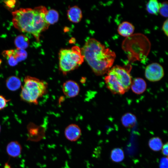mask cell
<instances>
[{
    "instance_id": "cell-7",
    "label": "cell",
    "mask_w": 168,
    "mask_h": 168,
    "mask_svg": "<svg viewBox=\"0 0 168 168\" xmlns=\"http://www.w3.org/2000/svg\"><path fill=\"white\" fill-rule=\"evenodd\" d=\"M2 54L6 59L11 58L18 63L25 60L27 56V53L25 50L17 48L15 49L4 50Z\"/></svg>"
},
{
    "instance_id": "cell-12",
    "label": "cell",
    "mask_w": 168,
    "mask_h": 168,
    "mask_svg": "<svg viewBox=\"0 0 168 168\" xmlns=\"http://www.w3.org/2000/svg\"><path fill=\"white\" fill-rule=\"evenodd\" d=\"M67 16L68 20L71 22L78 23L82 18V12L79 7L75 6L69 8L68 10Z\"/></svg>"
},
{
    "instance_id": "cell-22",
    "label": "cell",
    "mask_w": 168,
    "mask_h": 168,
    "mask_svg": "<svg viewBox=\"0 0 168 168\" xmlns=\"http://www.w3.org/2000/svg\"><path fill=\"white\" fill-rule=\"evenodd\" d=\"M9 101V100H7L2 96L0 95V110L5 108L7 106V103Z\"/></svg>"
},
{
    "instance_id": "cell-25",
    "label": "cell",
    "mask_w": 168,
    "mask_h": 168,
    "mask_svg": "<svg viewBox=\"0 0 168 168\" xmlns=\"http://www.w3.org/2000/svg\"><path fill=\"white\" fill-rule=\"evenodd\" d=\"M168 20L167 19L164 22L162 26V30L165 34L168 36Z\"/></svg>"
},
{
    "instance_id": "cell-26",
    "label": "cell",
    "mask_w": 168,
    "mask_h": 168,
    "mask_svg": "<svg viewBox=\"0 0 168 168\" xmlns=\"http://www.w3.org/2000/svg\"><path fill=\"white\" fill-rule=\"evenodd\" d=\"M168 142H167L166 143L164 144L162 147V152L163 154L167 157L168 156Z\"/></svg>"
},
{
    "instance_id": "cell-23",
    "label": "cell",
    "mask_w": 168,
    "mask_h": 168,
    "mask_svg": "<svg viewBox=\"0 0 168 168\" xmlns=\"http://www.w3.org/2000/svg\"><path fill=\"white\" fill-rule=\"evenodd\" d=\"M168 160L167 157H162L160 161V168H168Z\"/></svg>"
},
{
    "instance_id": "cell-9",
    "label": "cell",
    "mask_w": 168,
    "mask_h": 168,
    "mask_svg": "<svg viewBox=\"0 0 168 168\" xmlns=\"http://www.w3.org/2000/svg\"><path fill=\"white\" fill-rule=\"evenodd\" d=\"M65 136L66 138L71 142H75L80 137L82 132L80 128L75 124L68 125L64 131Z\"/></svg>"
},
{
    "instance_id": "cell-5",
    "label": "cell",
    "mask_w": 168,
    "mask_h": 168,
    "mask_svg": "<svg viewBox=\"0 0 168 168\" xmlns=\"http://www.w3.org/2000/svg\"><path fill=\"white\" fill-rule=\"evenodd\" d=\"M84 60L81 49L78 46L62 49L59 53V69L63 74H66L81 65Z\"/></svg>"
},
{
    "instance_id": "cell-27",
    "label": "cell",
    "mask_w": 168,
    "mask_h": 168,
    "mask_svg": "<svg viewBox=\"0 0 168 168\" xmlns=\"http://www.w3.org/2000/svg\"><path fill=\"white\" fill-rule=\"evenodd\" d=\"M2 62L1 59H0V65L1 64Z\"/></svg>"
},
{
    "instance_id": "cell-20",
    "label": "cell",
    "mask_w": 168,
    "mask_h": 168,
    "mask_svg": "<svg viewBox=\"0 0 168 168\" xmlns=\"http://www.w3.org/2000/svg\"><path fill=\"white\" fill-rule=\"evenodd\" d=\"M160 5L156 0H150L146 5V10L151 14H156L159 12Z\"/></svg>"
},
{
    "instance_id": "cell-16",
    "label": "cell",
    "mask_w": 168,
    "mask_h": 168,
    "mask_svg": "<svg viewBox=\"0 0 168 168\" xmlns=\"http://www.w3.org/2000/svg\"><path fill=\"white\" fill-rule=\"evenodd\" d=\"M14 42L17 49H24L27 48L29 44L28 38L23 35H20L16 36L14 40Z\"/></svg>"
},
{
    "instance_id": "cell-2",
    "label": "cell",
    "mask_w": 168,
    "mask_h": 168,
    "mask_svg": "<svg viewBox=\"0 0 168 168\" xmlns=\"http://www.w3.org/2000/svg\"><path fill=\"white\" fill-rule=\"evenodd\" d=\"M81 51L84 59L98 75L107 72L112 67L116 56L113 51L92 38L86 40Z\"/></svg>"
},
{
    "instance_id": "cell-3",
    "label": "cell",
    "mask_w": 168,
    "mask_h": 168,
    "mask_svg": "<svg viewBox=\"0 0 168 168\" xmlns=\"http://www.w3.org/2000/svg\"><path fill=\"white\" fill-rule=\"evenodd\" d=\"M130 65H116L108 71L104 80L107 87L113 94L123 95L130 88L132 82Z\"/></svg>"
},
{
    "instance_id": "cell-8",
    "label": "cell",
    "mask_w": 168,
    "mask_h": 168,
    "mask_svg": "<svg viewBox=\"0 0 168 168\" xmlns=\"http://www.w3.org/2000/svg\"><path fill=\"white\" fill-rule=\"evenodd\" d=\"M63 91L66 96L72 98L78 94L80 88L76 82L72 80H69L64 83L63 85Z\"/></svg>"
},
{
    "instance_id": "cell-13",
    "label": "cell",
    "mask_w": 168,
    "mask_h": 168,
    "mask_svg": "<svg viewBox=\"0 0 168 168\" xmlns=\"http://www.w3.org/2000/svg\"><path fill=\"white\" fill-rule=\"evenodd\" d=\"M21 150L20 144L16 141L10 142L6 147L7 152L8 154L13 157L18 156L21 154Z\"/></svg>"
},
{
    "instance_id": "cell-28",
    "label": "cell",
    "mask_w": 168,
    "mask_h": 168,
    "mask_svg": "<svg viewBox=\"0 0 168 168\" xmlns=\"http://www.w3.org/2000/svg\"><path fill=\"white\" fill-rule=\"evenodd\" d=\"M1 126H0V131H1Z\"/></svg>"
},
{
    "instance_id": "cell-15",
    "label": "cell",
    "mask_w": 168,
    "mask_h": 168,
    "mask_svg": "<svg viewBox=\"0 0 168 168\" xmlns=\"http://www.w3.org/2000/svg\"><path fill=\"white\" fill-rule=\"evenodd\" d=\"M6 85L9 90L15 91L21 87V82L18 77L15 76H11L7 79Z\"/></svg>"
},
{
    "instance_id": "cell-10",
    "label": "cell",
    "mask_w": 168,
    "mask_h": 168,
    "mask_svg": "<svg viewBox=\"0 0 168 168\" xmlns=\"http://www.w3.org/2000/svg\"><path fill=\"white\" fill-rule=\"evenodd\" d=\"M130 87L134 93L137 94H140L146 90L147 84L142 78L137 77L132 81Z\"/></svg>"
},
{
    "instance_id": "cell-11",
    "label": "cell",
    "mask_w": 168,
    "mask_h": 168,
    "mask_svg": "<svg viewBox=\"0 0 168 168\" xmlns=\"http://www.w3.org/2000/svg\"><path fill=\"white\" fill-rule=\"evenodd\" d=\"M134 30V27L130 22L124 21L119 26L117 31L121 35L124 37H128L133 33Z\"/></svg>"
},
{
    "instance_id": "cell-21",
    "label": "cell",
    "mask_w": 168,
    "mask_h": 168,
    "mask_svg": "<svg viewBox=\"0 0 168 168\" xmlns=\"http://www.w3.org/2000/svg\"><path fill=\"white\" fill-rule=\"evenodd\" d=\"M168 5L167 2L161 3L159 12L161 15L165 17H168Z\"/></svg>"
},
{
    "instance_id": "cell-6",
    "label": "cell",
    "mask_w": 168,
    "mask_h": 168,
    "mask_svg": "<svg viewBox=\"0 0 168 168\" xmlns=\"http://www.w3.org/2000/svg\"><path fill=\"white\" fill-rule=\"evenodd\" d=\"M164 75L163 67L157 63H152L148 65L145 70V77L151 82L158 81L163 78Z\"/></svg>"
},
{
    "instance_id": "cell-1",
    "label": "cell",
    "mask_w": 168,
    "mask_h": 168,
    "mask_svg": "<svg viewBox=\"0 0 168 168\" xmlns=\"http://www.w3.org/2000/svg\"><path fill=\"white\" fill-rule=\"evenodd\" d=\"M43 6L31 8H21L12 12V21L14 27L19 30L32 34L39 41L41 33L49 25L45 16L47 12Z\"/></svg>"
},
{
    "instance_id": "cell-24",
    "label": "cell",
    "mask_w": 168,
    "mask_h": 168,
    "mask_svg": "<svg viewBox=\"0 0 168 168\" xmlns=\"http://www.w3.org/2000/svg\"><path fill=\"white\" fill-rule=\"evenodd\" d=\"M3 2L7 7L11 9L14 8L16 3V1L15 0H5Z\"/></svg>"
},
{
    "instance_id": "cell-17",
    "label": "cell",
    "mask_w": 168,
    "mask_h": 168,
    "mask_svg": "<svg viewBox=\"0 0 168 168\" xmlns=\"http://www.w3.org/2000/svg\"><path fill=\"white\" fill-rule=\"evenodd\" d=\"M59 18L58 12L54 9H50L47 11L45 16V19L46 22L50 25L57 22Z\"/></svg>"
},
{
    "instance_id": "cell-4",
    "label": "cell",
    "mask_w": 168,
    "mask_h": 168,
    "mask_svg": "<svg viewBox=\"0 0 168 168\" xmlns=\"http://www.w3.org/2000/svg\"><path fill=\"white\" fill-rule=\"evenodd\" d=\"M20 94L21 99L29 103L37 105L38 100L46 92V82L35 77L26 76L24 79Z\"/></svg>"
},
{
    "instance_id": "cell-14",
    "label": "cell",
    "mask_w": 168,
    "mask_h": 168,
    "mask_svg": "<svg viewBox=\"0 0 168 168\" xmlns=\"http://www.w3.org/2000/svg\"><path fill=\"white\" fill-rule=\"evenodd\" d=\"M121 120L124 127L130 128L135 126L137 122V119L136 116L133 114L127 113L122 116Z\"/></svg>"
},
{
    "instance_id": "cell-18",
    "label": "cell",
    "mask_w": 168,
    "mask_h": 168,
    "mask_svg": "<svg viewBox=\"0 0 168 168\" xmlns=\"http://www.w3.org/2000/svg\"><path fill=\"white\" fill-rule=\"evenodd\" d=\"M124 151L121 148H116L111 151L110 158L113 161L116 162H121L124 160Z\"/></svg>"
},
{
    "instance_id": "cell-19",
    "label": "cell",
    "mask_w": 168,
    "mask_h": 168,
    "mask_svg": "<svg viewBox=\"0 0 168 168\" xmlns=\"http://www.w3.org/2000/svg\"><path fill=\"white\" fill-rule=\"evenodd\" d=\"M163 145L161 139L158 137L151 138L148 141V146L154 151H158L161 149Z\"/></svg>"
}]
</instances>
